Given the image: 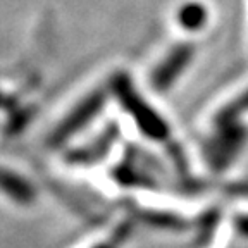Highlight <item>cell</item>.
<instances>
[{"label":"cell","mask_w":248,"mask_h":248,"mask_svg":"<svg viewBox=\"0 0 248 248\" xmlns=\"http://www.w3.org/2000/svg\"><path fill=\"white\" fill-rule=\"evenodd\" d=\"M100 104H102V95H90V97L86 98L83 104L78 105L73 112L62 121L61 126L52 133V136H50L52 143L61 145V143H64L66 140H69L71 135H74L78 129L81 128V126H85V124L92 119V116L97 112L98 107H100Z\"/></svg>","instance_id":"6da1fadb"},{"label":"cell","mask_w":248,"mask_h":248,"mask_svg":"<svg viewBox=\"0 0 248 248\" xmlns=\"http://www.w3.org/2000/svg\"><path fill=\"white\" fill-rule=\"evenodd\" d=\"M0 191L17 203H31L35 200V188L23 176L0 167Z\"/></svg>","instance_id":"7a4b0ae2"},{"label":"cell","mask_w":248,"mask_h":248,"mask_svg":"<svg viewBox=\"0 0 248 248\" xmlns=\"http://www.w3.org/2000/svg\"><path fill=\"white\" fill-rule=\"evenodd\" d=\"M93 248H116V243H114V241H107V243H100Z\"/></svg>","instance_id":"3957f363"}]
</instances>
